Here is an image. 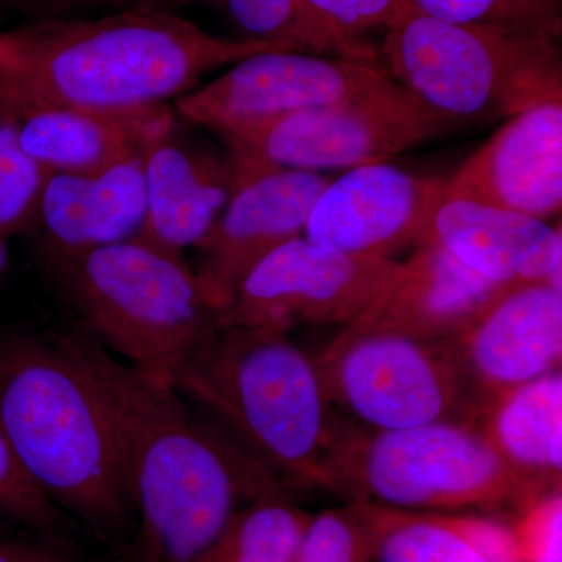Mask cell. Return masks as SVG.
<instances>
[{
  "mask_svg": "<svg viewBox=\"0 0 562 562\" xmlns=\"http://www.w3.org/2000/svg\"><path fill=\"white\" fill-rule=\"evenodd\" d=\"M101 395L125 491L139 516L140 562H195L228 519L283 484L239 452L173 390L66 335Z\"/></svg>",
  "mask_w": 562,
  "mask_h": 562,
  "instance_id": "1",
  "label": "cell"
},
{
  "mask_svg": "<svg viewBox=\"0 0 562 562\" xmlns=\"http://www.w3.org/2000/svg\"><path fill=\"white\" fill-rule=\"evenodd\" d=\"M266 50L268 41L225 38L140 3L94 20H50L0 33V106L122 110L166 103L211 70Z\"/></svg>",
  "mask_w": 562,
  "mask_h": 562,
  "instance_id": "2",
  "label": "cell"
},
{
  "mask_svg": "<svg viewBox=\"0 0 562 562\" xmlns=\"http://www.w3.org/2000/svg\"><path fill=\"white\" fill-rule=\"evenodd\" d=\"M172 386L284 490L333 491L344 427L317 361L290 333L216 322L181 362Z\"/></svg>",
  "mask_w": 562,
  "mask_h": 562,
  "instance_id": "3",
  "label": "cell"
},
{
  "mask_svg": "<svg viewBox=\"0 0 562 562\" xmlns=\"http://www.w3.org/2000/svg\"><path fill=\"white\" fill-rule=\"evenodd\" d=\"M0 427L29 479L101 532L132 508L109 416L65 336L0 338Z\"/></svg>",
  "mask_w": 562,
  "mask_h": 562,
  "instance_id": "4",
  "label": "cell"
},
{
  "mask_svg": "<svg viewBox=\"0 0 562 562\" xmlns=\"http://www.w3.org/2000/svg\"><path fill=\"white\" fill-rule=\"evenodd\" d=\"M379 55L392 79L457 124L562 101L558 40L403 13L384 29Z\"/></svg>",
  "mask_w": 562,
  "mask_h": 562,
  "instance_id": "5",
  "label": "cell"
},
{
  "mask_svg": "<svg viewBox=\"0 0 562 562\" xmlns=\"http://www.w3.org/2000/svg\"><path fill=\"white\" fill-rule=\"evenodd\" d=\"M46 262L95 341L155 382L172 384L216 325L217 312L183 258L138 239Z\"/></svg>",
  "mask_w": 562,
  "mask_h": 562,
  "instance_id": "6",
  "label": "cell"
},
{
  "mask_svg": "<svg viewBox=\"0 0 562 562\" xmlns=\"http://www.w3.org/2000/svg\"><path fill=\"white\" fill-rule=\"evenodd\" d=\"M333 492L416 513H516L547 494L517 475L475 425L344 430Z\"/></svg>",
  "mask_w": 562,
  "mask_h": 562,
  "instance_id": "7",
  "label": "cell"
},
{
  "mask_svg": "<svg viewBox=\"0 0 562 562\" xmlns=\"http://www.w3.org/2000/svg\"><path fill=\"white\" fill-rule=\"evenodd\" d=\"M458 125L397 85L358 101L251 122L221 136L238 184L273 169L322 172L387 161Z\"/></svg>",
  "mask_w": 562,
  "mask_h": 562,
  "instance_id": "8",
  "label": "cell"
},
{
  "mask_svg": "<svg viewBox=\"0 0 562 562\" xmlns=\"http://www.w3.org/2000/svg\"><path fill=\"white\" fill-rule=\"evenodd\" d=\"M317 366L331 405L364 430H403L432 422L475 425L479 419L450 342L342 328Z\"/></svg>",
  "mask_w": 562,
  "mask_h": 562,
  "instance_id": "9",
  "label": "cell"
},
{
  "mask_svg": "<svg viewBox=\"0 0 562 562\" xmlns=\"http://www.w3.org/2000/svg\"><path fill=\"white\" fill-rule=\"evenodd\" d=\"M397 266L390 258L344 254L299 236L251 269L217 322L286 333L297 325L347 328Z\"/></svg>",
  "mask_w": 562,
  "mask_h": 562,
  "instance_id": "10",
  "label": "cell"
},
{
  "mask_svg": "<svg viewBox=\"0 0 562 562\" xmlns=\"http://www.w3.org/2000/svg\"><path fill=\"white\" fill-rule=\"evenodd\" d=\"M382 61L266 50L177 101L181 116L221 133L295 111L358 101L397 87Z\"/></svg>",
  "mask_w": 562,
  "mask_h": 562,
  "instance_id": "11",
  "label": "cell"
},
{
  "mask_svg": "<svg viewBox=\"0 0 562 562\" xmlns=\"http://www.w3.org/2000/svg\"><path fill=\"white\" fill-rule=\"evenodd\" d=\"M446 187L447 179L416 176L386 161L351 168L321 192L303 238L344 254L394 260L424 243Z\"/></svg>",
  "mask_w": 562,
  "mask_h": 562,
  "instance_id": "12",
  "label": "cell"
},
{
  "mask_svg": "<svg viewBox=\"0 0 562 562\" xmlns=\"http://www.w3.org/2000/svg\"><path fill=\"white\" fill-rule=\"evenodd\" d=\"M322 172L273 169L239 181L210 232L195 244L198 276L217 316L269 254L303 236L316 199L330 183Z\"/></svg>",
  "mask_w": 562,
  "mask_h": 562,
  "instance_id": "13",
  "label": "cell"
},
{
  "mask_svg": "<svg viewBox=\"0 0 562 562\" xmlns=\"http://www.w3.org/2000/svg\"><path fill=\"white\" fill-rule=\"evenodd\" d=\"M450 347L480 413L495 395L560 371L562 286L506 291Z\"/></svg>",
  "mask_w": 562,
  "mask_h": 562,
  "instance_id": "14",
  "label": "cell"
},
{
  "mask_svg": "<svg viewBox=\"0 0 562 562\" xmlns=\"http://www.w3.org/2000/svg\"><path fill=\"white\" fill-rule=\"evenodd\" d=\"M446 199L550 222L562 209V101L514 114L447 179Z\"/></svg>",
  "mask_w": 562,
  "mask_h": 562,
  "instance_id": "15",
  "label": "cell"
},
{
  "mask_svg": "<svg viewBox=\"0 0 562 562\" xmlns=\"http://www.w3.org/2000/svg\"><path fill=\"white\" fill-rule=\"evenodd\" d=\"M513 288L483 279L432 243H422L350 330L452 342Z\"/></svg>",
  "mask_w": 562,
  "mask_h": 562,
  "instance_id": "16",
  "label": "cell"
},
{
  "mask_svg": "<svg viewBox=\"0 0 562 562\" xmlns=\"http://www.w3.org/2000/svg\"><path fill=\"white\" fill-rule=\"evenodd\" d=\"M424 243H432L503 288L561 284V225L468 199H443Z\"/></svg>",
  "mask_w": 562,
  "mask_h": 562,
  "instance_id": "17",
  "label": "cell"
},
{
  "mask_svg": "<svg viewBox=\"0 0 562 562\" xmlns=\"http://www.w3.org/2000/svg\"><path fill=\"white\" fill-rule=\"evenodd\" d=\"M146 216L135 239L181 258L195 246L231 201L236 169L231 155L221 157L173 131L143 157Z\"/></svg>",
  "mask_w": 562,
  "mask_h": 562,
  "instance_id": "18",
  "label": "cell"
},
{
  "mask_svg": "<svg viewBox=\"0 0 562 562\" xmlns=\"http://www.w3.org/2000/svg\"><path fill=\"white\" fill-rule=\"evenodd\" d=\"M143 157L102 171L50 173L36 221L44 260L77 257L138 236L146 216Z\"/></svg>",
  "mask_w": 562,
  "mask_h": 562,
  "instance_id": "19",
  "label": "cell"
},
{
  "mask_svg": "<svg viewBox=\"0 0 562 562\" xmlns=\"http://www.w3.org/2000/svg\"><path fill=\"white\" fill-rule=\"evenodd\" d=\"M14 116L22 149L50 173L102 171L140 157L176 127L166 103L122 110L44 109Z\"/></svg>",
  "mask_w": 562,
  "mask_h": 562,
  "instance_id": "20",
  "label": "cell"
},
{
  "mask_svg": "<svg viewBox=\"0 0 562 562\" xmlns=\"http://www.w3.org/2000/svg\"><path fill=\"white\" fill-rule=\"evenodd\" d=\"M357 502L375 562H520L513 527L497 517L402 512Z\"/></svg>",
  "mask_w": 562,
  "mask_h": 562,
  "instance_id": "21",
  "label": "cell"
},
{
  "mask_svg": "<svg viewBox=\"0 0 562 562\" xmlns=\"http://www.w3.org/2000/svg\"><path fill=\"white\" fill-rule=\"evenodd\" d=\"M475 427L517 475L542 492L560 490L561 371L495 395L480 413Z\"/></svg>",
  "mask_w": 562,
  "mask_h": 562,
  "instance_id": "22",
  "label": "cell"
},
{
  "mask_svg": "<svg viewBox=\"0 0 562 562\" xmlns=\"http://www.w3.org/2000/svg\"><path fill=\"white\" fill-rule=\"evenodd\" d=\"M312 514L269 492L233 514L195 562H295Z\"/></svg>",
  "mask_w": 562,
  "mask_h": 562,
  "instance_id": "23",
  "label": "cell"
},
{
  "mask_svg": "<svg viewBox=\"0 0 562 562\" xmlns=\"http://www.w3.org/2000/svg\"><path fill=\"white\" fill-rule=\"evenodd\" d=\"M403 13L550 40L562 32V0H401Z\"/></svg>",
  "mask_w": 562,
  "mask_h": 562,
  "instance_id": "24",
  "label": "cell"
},
{
  "mask_svg": "<svg viewBox=\"0 0 562 562\" xmlns=\"http://www.w3.org/2000/svg\"><path fill=\"white\" fill-rule=\"evenodd\" d=\"M50 172L25 154L14 114L0 106V236L36 227Z\"/></svg>",
  "mask_w": 562,
  "mask_h": 562,
  "instance_id": "25",
  "label": "cell"
},
{
  "mask_svg": "<svg viewBox=\"0 0 562 562\" xmlns=\"http://www.w3.org/2000/svg\"><path fill=\"white\" fill-rule=\"evenodd\" d=\"M295 562H375L360 503L312 514Z\"/></svg>",
  "mask_w": 562,
  "mask_h": 562,
  "instance_id": "26",
  "label": "cell"
},
{
  "mask_svg": "<svg viewBox=\"0 0 562 562\" xmlns=\"http://www.w3.org/2000/svg\"><path fill=\"white\" fill-rule=\"evenodd\" d=\"M0 516L36 530H50L60 522L57 506L36 487L21 468L2 427H0Z\"/></svg>",
  "mask_w": 562,
  "mask_h": 562,
  "instance_id": "27",
  "label": "cell"
},
{
  "mask_svg": "<svg viewBox=\"0 0 562 562\" xmlns=\"http://www.w3.org/2000/svg\"><path fill=\"white\" fill-rule=\"evenodd\" d=\"M310 13L333 35L351 46L368 47L366 33L384 31L397 14L401 0H302Z\"/></svg>",
  "mask_w": 562,
  "mask_h": 562,
  "instance_id": "28",
  "label": "cell"
},
{
  "mask_svg": "<svg viewBox=\"0 0 562 562\" xmlns=\"http://www.w3.org/2000/svg\"><path fill=\"white\" fill-rule=\"evenodd\" d=\"M520 562H562L561 491L547 492L517 516L513 527Z\"/></svg>",
  "mask_w": 562,
  "mask_h": 562,
  "instance_id": "29",
  "label": "cell"
},
{
  "mask_svg": "<svg viewBox=\"0 0 562 562\" xmlns=\"http://www.w3.org/2000/svg\"><path fill=\"white\" fill-rule=\"evenodd\" d=\"M0 562H79L44 543L0 536Z\"/></svg>",
  "mask_w": 562,
  "mask_h": 562,
  "instance_id": "30",
  "label": "cell"
},
{
  "mask_svg": "<svg viewBox=\"0 0 562 562\" xmlns=\"http://www.w3.org/2000/svg\"><path fill=\"white\" fill-rule=\"evenodd\" d=\"M140 3H154V0H55L54 11L76 9V7H120V5H140Z\"/></svg>",
  "mask_w": 562,
  "mask_h": 562,
  "instance_id": "31",
  "label": "cell"
},
{
  "mask_svg": "<svg viewBox=\"0 0 562 562\" xmlns=\"http://www.w3.org/2000/svg\"><path fill=\"white\" fill-rule=\"evenodd\" d=\"M55 0H0V10L52 11Z\"/></svg>",
  "mask_w": 562,
  "mask_h": 562,
  "instance_id": "32",
  "label": "cell"
},
{
  "mask_svg": "<svg viewBox=\"0 0 562 562\" xmlns=\"http://www.w3.org/2000/svg\"><path fill=\"white\" fill-rule=\"evenodd\" d=\"M7 268H9V247H7V239L0 236V280L5 276Z\"/></svg>",
  "mask_w": 562,
  "mask_h": 562,
  "instance_id": "33",
  "label": "cell"
},
{
  "mask_svg": "<svg viewBox=\"0 0 562 562\" xmlns=\"http://www.w3.org/2000/svg\"><path fill=\"white\" fill-rule=\"evenodd\" d=\"M114 562H132V561H127V560H117V561H114Z\"/></svg>",
  "mask_w": 562,
  "mask_h": 562,
  "instance_id": "34",
  "label": "cell"
}]
</instances>
